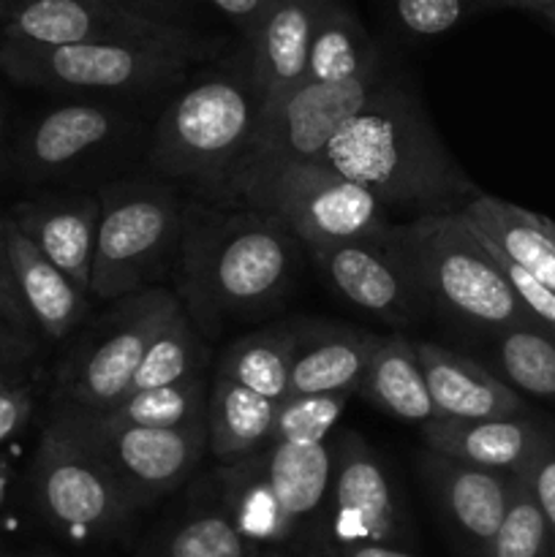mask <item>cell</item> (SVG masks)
Segmentation results:
<instances>
[{
	"label": "cell",
	"mask_w": 555,
	"mask_h": 557,
	"mask_svg": "<svg viewBox=\"0 0 555 557\" xmlns=\"http://www.w3.org/2000/svg\"><path fill=\"white\" fill-rule=\"evenodd\" d=\"M319 163L368 188L384 210H406L417 218L460 212L479 196L422 103L386 76L337 131Z\"/></svg>",
	"instance_id": "1"
},
{
	"label": "cell",
	"mask_w": 555,
	"mask_h": 557,
	"mask_svg": "<svg viewBox=\"0 0 555 557\" xmlns=\"http://www.w3.org/2000/svg\"><path fill=\"white\" fill-rule=\"evenodd\" d=\"M297 239L256 210H188L180 239V305L196 330L278 305L297 272Z\"/></svg>",
	"instance_id": "2"
},
{
	"label": "cell",
	"mask_w": 555,
	"mask_h": 557,
	"mask_svg": "<svg viewBox=\"0 0 555 557\" xmlns=\"http://www.w3.org/2000/svg\"><path fill=\"white\" fill-rule=\"evenodd\" d=\"M419 299L468 330L493 332L531 326L490 250L460 212L422 215L392 226Z\"/></svg>",
	"instance_id": "3"
},
{
	"label": "cell",
	"mask_w": 555,
	"mask_h": 557,
	"mask_svg": "<svg viewBox=\"0 0 555 557\" xmlns=\"http://www.w3.org/2000/svg\"><path fill=\"white\" fill-rule=\"evenodd\" d=\"M259 114L261 96L245 47L234 65L194 82L169 101L152 134V169L163 177L188 180L212 196L248 150Z\"/></svg>",
	"instance_id": "4"
},
{
	"label": "cell",
	"mask_w": 555,
	"mask_h": 557,
	"mask_svg": "<svg viewBox=\"0 0 555 557\" xmlns=\"http://www.w3.org/2000/svg\"><path fill=\"white\" fill-rule=\"evenodd\" d=\"M384 79V65L337 85H303L270 109H261L248 150L237 158L212 199L248 210L283 172L316 163L326 145L359 112Z\"/></svg>",
	"instance_id": "5"
},
{
	"label": "cell",
	"mask_w": 555,
	"mask_h": 557,
	"mask_svg": "<svg viewBox=\"0 0 555 557\" xmlns=\"http://www.w3.org/2000/svg\"><path fill=\"white\" fill-rule=\"evenodd\" d=\"M185 210L161 183H118L103 190L92 253L90 297L98 302L152 288L177 259Z\"/></svg>",
	"instance_id": "6"
},
{
	"label": "cell",
	"mask_w": 555,
	"mask_h": 557,
	"mask_svg": "<svg viewBox=\"0 0 555 557\" xmlns=\"http://www.w3.org/2000/svg\"><path fill=\"white\" fill-rule=\"evenodd\" d=\"M180 308L177 294L161 286L114 302L60 364L54 406L82 413H103L118 406L128 395L150 343Z\"/></svg>",
	"instance_id": "7"
},
{
	"label": "cell",
	"mask_w": 555,
	"mask_h": 557,
	"mask_svg": "<svg viewBox=\"0 0 555 557\" xmlns=\"http://www.w3.org/2000/svg\"><path fill=\"white\" fill-rule=\"evenodd\" d=\"M201 58L139 44L30 47L0 41V71L27 87L58 92H150L177 85Z\"/></svg>",
	"instance_id": "8"
},
{
	"label": "cell",
	"mask_w": 555,
	"mask_h": 557,
	"mask_svg": "<svg viewBox=\"0 0 555 557\" xmlns=\"http://www.w3.org/2000/svg\"><path fill=\"white\" fill-rule=\"evenodd\" d=\"M30 482L44 520L69 536H109L136 515L123 487L58 408L38 441Z\"/></svg>",
	"instance_id": "9"
},
{
	"label": "cell",
	"mask_w": 555,
	"mask_h": 557,
	"mask_svg": "<svg viewBox=\"0 0 555 557\" xmlns=\"http://www.w3.org/2000/svg\"><path fill=\"white\" fill-rule=\"evenodd\" d=\"M248 210L278 218L310 253L351 239H379L392 232L384 205L368 188L319 161L283 172Z\"/></svg>",
	"instance_id": "10"
},
{
	"label": "cell",
	"mask_w": 555,
	"mask_h": 557,
	"mask_svg": "<svg viewBox=\"0 0 555 557\" xmlns=\"http://www.w3.org/2000/svg\"><path fill=\"white\" fill-rule=\"evenodd\" d=\"M54 408L71 419L76 433L107 466L136 511L188 482L201 457L210 451L207 422L180 430L125 428V424L103 422L92 413Z\"/></svg>",
	"instance_id": "11"
},
{
	"label": "cell",
	"mask_w": 555,
	"mask_h": 557,
	"mask_svg": "<svg viewBox=\"0 0 555 557\" xmlns=\"http://www.w3.org/2000/svg\"><path fill=\"white\" fill-rule=\"evenodd\" d=\"M5 41L30 47H71V44H139L210 58L215 44L205 41L185 25L82 3V0H16L3 22Z\"/></svg>",
	"instance_id": "12"
},
{
	"label": "cell",
	"mask_w": 555,
	"mask_h": 557,
	"mask_svg": "<svg viewBox=\"0 0 555 557\" xmlns=\"http://www.w3.org/2000/svg\"><path fill=\"white\" fill-rule=\"evenodd\" d=\"M326 522L337 549L386 544L400 536V509L395 490L373 446L348 430L332 449V484Z\"/></svg>",
	"instance_id": "13"
},
{
	"label": "cell",
	"mask_w": 555,
	"mask_h": 557,
	"mask_svg": "<svg viewBox=\"0 0 555 557\" xmlns=\"http://www.w3.org/2000/svg\"><path fill=\"white\" fill-rule=\"evenodd\" d=\"M310 256L324 272L326 283L343 299L384 324H414L422 299L414 288L406 259L392 232L379 239H351V243L332 245Z\"/></svg>",
	"instance_id": "14"
},
{
	"label": "cell",
	"mask_w": 555,
	"mask_h": 557,
	"mask_svg": "<svg viewBox=\"0 0 555 557\" xmlns=\"http://www.w3.org/2000/svg\"><path fill=\"white\" fill-rule=\"evenodd\" d=\"M419 468L455 536L471 549L473 557H488L490 544L509 509L515 476L462 466L433 451H424Z\"/></svg>",
	"instance_id": "15"
},
{
	"label": "cell",
	"mask_w": 555,
	"mask_h": 557,
	"mask_svg": "<svg viewBox=\"0 0 555 557\" xmlns=\"http://www.w3.org/2000/svg\"><path fill=\"white\" fill-rule=\"evenodd\" d=\"M326 0H270L245 41L254 63V79L259 87L261 109L281 103L299 90L308 69L310 38Z\"/></svg>",
	"instance_id": "16"
},
{
	"label": "cell",
	"mask_w": 555,
	"mask_h": 557,
	"mask_svg": "<svg viewBox=\"0 0 555 557\" xmlns=\"http://www.w3.org/2000/svg\"><path fill=\"white\" fill-rule=\"evenodd\" d=\"M428 451L484 468V471L522 476L550 441L531 419H430L422 424Z\"/></svg>",
	"instance_id": "17"
},
{
	"label": "cell",
	"mask_w": 555,
	"mask_h": 557,
	"mask_svg": "<svg viewBox=\"0 0 555 557\" xmlns=\"http://www.w3.org/2000/svg\"><path fill=\"white\" fill-rule=\"evenodd\" d=\"M27 239L90 297L92 253L101 218V199L92 196H49L20 201L9 212Z\"/></svg>",
	"instance_id": "18"
},
{
	"label": "cell",
	"mask_w": 555,
	"mask_h": 557,
	"mask_svg": "<svg viewBox=\"0 0 555 557\" xmlns=\"http://www.w3.org/2000/svg\"><path fill=\"white\" fill-rule=\"evenodd\" d=\"M381 337L332 321H299L288 395H357Z\"/></svg>",
	"instance_id": "19"
},
{
	"label": "cell",
	"mask_w": 555,
	"mask_h": 557,
	"mask_svg": "<svg viewBox=\"0 0 555 557\" xmlns=\"http://www.w3.org/2000/svg\"><path fill=\"white\" fill-rule=\"evenodd\" d=\"M417 357L439 419H511L526 413L522 397L477 359L439 343H417Z\"/></svg>",
	"instance_id": "20"
},
{
	"label": "cell",
	"mask_w": 555,
	"mask_h": 557,
	"mask_svg": "<svg viewBox=\"0 0 555 557\" xmlns=\"http://www.w3.org/2000/svg\"><path fill=\"white\" fill-rule=\"evenodd\" d=\"M123 131V117L98 103H65L33 123L16 161L30 177H49L76 166Z\"/></svg>",
	"instance_id": "21"
},
{
	"label": "cell",
	"mask_w": 555,
	"mask_h": 557,
	"mask_svg": "<svg viewBox=\"0 0 555 557\" xmlns=\"http://www.w3.org/2000/svg\"><path fill=\"white\" fill-rule=\"evenodd\" d=\"M5 248H9L11 270L22 305L30 315L33 326L47 341H65L79 326L87 313V294L79 292L30 239L22 234L14 218L3 215Z\"/></svg>",
	"instance_id": "22"
},
{
	"label": "cell",
	"mask_w": 555,
	"mask_h": 557,
	"mask_svg": "<svg viewBox=\"0 0 555 557\" xmlns=\"http://www.w3.org/2000/svg\"><path fill=\"white\" fill-rule=\"evenodd\" d=\"M460 215L479 239L555 292V248L539 226L536 212L479 194L462 207Z\"/></svg>",
	"instance_id": "23"
},
{
	"label": "cell",
	"mask_w": 555,
	"mask_h": 557,
	"mask_svg": "<svg viewBox=\"0 0 555 557\" xmlns=\"http://www.w3.org/2000/svg\"><path fill=\"white\" fill-rule=\"evenodd\" d=\"M278 403L234 384L221 373H212L210 406H207V433L210 451L221 466L254 457L270 446Z\"/></svg>",
	"instance_id": "24"
},
{
	"label": "cell",
	"mask_w": 555,
	"mask_h": 557,
	"mask_svg": "<svg viewBox=\"0 0 555 557\" xmlns=\"http://www.w3.org/2000/svg\"><path fill=\"white\" fill-rule=\"evenodd\" d=\"M267 482L294 533L324 515L332 484V449L326 444H270L259 451Z\"/></svg>",
	"instance_id": "25"
},
{
	"label": "cell",
	"mask_w": 555,
	"mask_h": 557,
	"mask_svg": "<svg viewBox=\"0 0 555 557\" xmlns=\"http://www.w3.org/2000/svg\"><path fill=\"white\" fill-rule=\"evenodd\" d=\"M357 395L403 422L424 424L430 419H439L428 384H424V373L419 368L417 343L400 335L381 337Z\"/></svg>",
	"instance_id": "26"
},
{
	"label": "cell",
	"mask_w": 555,
	"mask_h": 557,
	"mask_svg": "<svg viewBox=\"0 0 555 557\" xmlns=\"http://www.w3.org/2000/svg\"><path fill=\"white\" fill-rule=\"evenodd\" d=\"M212 487L245 542L281 544L294 536L292 522L286 520L270 482H267L259 451L254 457L232 462V466L218 468L212 476Z\"/></svg>",
	"instance_id": "27"
},
{
	"label": "cell",
	"mask_w": 555,
	"mask_h": 557,
	"mask_svg": "<svg viewBox=\"0 0 555 557\" xmlns=\"http://www.w3.org/2000/svg\"><path fill=\"white\" fill-rule=\"evenodd\" d=\"M379 63V49L373 47L357 14L343 0H326L310 38L303 85H337L357 79Z\"/></svg>",
	"instance_id": "28"
},
{
	"label": "cell",
	"mask_w": 555,
	"mask_h": 557,
	"mask_svg": "<svg viewBox=\"0 0 555 557\" xmlns=\"http://www.w3.org/2000/svg\"><path fill=\"white\" fill-rule=\"evenodd\" d=\"M297 332L299 321H288L237 337L221 354L215 373L226 375L234 384L267 400L283 403L288 397V373H292Z\"/></svg>",
	"instance_id": "29"
},
{
	"label": "cell",
	"mask_w": 555,
	"mask_h": 557,
	"mask_svg": "<svg viewBox=\"0 0 555 557\" xmlns=\"http://www.w3.org/2000/svg\"><path fill=\"white\" fill-rule=\"evenodd\" d=\"M210 384L205 375H194L180 384L161 386V389H145L125 395L118 406H112L101 417L109 424H125V428H150V430H180L190 424L207 422V406H210Z\"/></svg>",
	"instance_id": "30"
},
{
	"label": "cell",
	"mask_w": 555,
	"mask_h": 557,
	"mask_svg": "<svg viewBox=\"0 0 555 557\" xmlns=\"http://www.w3.org/2000/svg\"><path fill=\"white\" fill-rule=\"evenodd\" d=\"M207 370H210V351H207L190 315L180 308L147 348L128 386V395L180 384L194 375H205Z\"/></svg>",
	"instance_id": "31"
},
{
	"label": "cell",
	"mask_w": 555,
	"mask_h": 557,
	"mask_svg": "<svg viewBox=\"0 0 555 557\" xmlns=\"http://www.w3.org/2000/svg\"><path fill=\"white\" fill-rule=\"evenodd\" d=\"M254 544L232 522L212 487V504H201L172 528L161 544V557H250Z\"/></svg>",
	"instance_id": "32"
},
{
	"label": "cell",
	"mask_w": 555,
	"mask_h": 557,
	"mask_svg": "<svg viewBox=\"0 0 555 557\" xmlns=\"http://www.w3.org/2000/svg\"><path fill=\"white\" fill-rule=\"evenodd\" d=\"M501 373L511 386L555 400V341L533 326H517L498 335Z\"/></svg>",
	"instance_id": "33"
},
{
	"label": "cell",
	"mask_w": 555,
	"mask_h": 557,
	"mask_svg": "<svg viewBox=\"0 0 555 557\" xmlns=\"http://www.w3.org/2000/svg\"><path fill=\"white\" fill-rule=\"evenodd\" d=\"M488 557H553V531L522 476H515L509 509Z\"/></svg>",
	"instance_id": "34"
},
{
	"label": "cell",
	"mask_w": 555,
	"mask_h": 557,
	"mask_svg": "<svg viewBox=\"0 0 555 557\" xmlns=\"http://www.w3.org/2000/svg\"><path fill=\"white\" fill-rule=\"evenodd\" d=\"M341 395H288L278 403L270 444H326V435L343 417L348 403Z\"/></svg>",
	"instance_id": "35"
},
{
	"label": "cell",
	"mask_w": 555,
	"mask_h": 557,
	"mask_svg": "<svg viewBox=\"0 0 555 557\" xmlns=\"http://www.w3.org/2000/svg\"><path fill=\"white\" fill-rule=\"evenodd\" d=\"M477 5V0H392L397 25L419 38L449 33Z\"/></svg>",
	"instance_id": "36"
},
{
	"label": "cell",
	"mask_w": 555,
	"mask_h": 557,
	"mask_svg": "<svg viewBox=\"0 0 555 557\" xmlns=\"http://www.w3.org/2000/svg\"><path fill=\"white\" fill-rule=\"evenodd\" d=\"M482 243H484V239H482ZM484 248L490 250V256L495 259L498 270L504 272L506 283L511 286L515 297L520 299V305L526 308V313L531 315V321H539L544 330H550L555 335V292H553V288L544 286L542 281H536V277H533L531 272L522 270V267L511 264L506 256H501L498 250L490 248L488 243H484Z\"/></svg>",
	"instance_id": "37"
},
{
	"label": "cell",
	"mask_w": 555,
	"mask_h": 557,
	"mask_svg": "<svg viewBox=\"0 0 555 557\" xmlns=\"http://www.w3.org/2000/svg\"><path fill=\"white\" fill-rule=\"evenodd\" d=\"M0 315H3L14 330H20L22 335L36 337L38 341V332L36 326H33L30 315H27L25 305H22L20 288H16V281H14V270H11L9 248H5V234H3V212H0Z\"/></svg>",
	"instance_id": "38"
},
{
	"label": "cell",
	"mask_w": 555,
	"mask_h": 557,
	"mask_svg": "<svg viewBox=\"0 0 555 557\" xmlns=\"http://www.w3.org/2000/svg\"><path fill=\"white\" fill-rule=\"evenodd\" d=\"M526 484L531 487L533 498H536L539 509H542L544 520H547L550 531L555 536V441L550 438L544 449L539 451L536 460L526 468L522 473Z\"/></svg>",
	"instance_id": "39"
},
{
	"label": "cell",
	"mask_w": 555,
	"mask_h": 557,
	"mask_svg": "<svg viewBox=\"0 0 555 557\" xmlns=\"http://www.w3.org/2000/svg\"><path fill=\"white\" fill-rule=\"evenodd\" d=\"M38 354L36 337L22 335L20 330L9 324L0 315V375H16V379H27L33 357Z\"/></svg>",
	"instance_id": "40"
},
{
	"label": "cell",
	"mask_w": 555,
	"mask_h": 557,
	"mask_svg": "<svg viewBox=\"0 0 555 557\" xmlns=\"http://www.w3.org/2000/svg\"><path fill=\"white\" fill-rule=\"evenodd\" d=\"M33 413V386L27 381L0 392V446L14 438Z\"/></svg>",
	"instance_id": "41"
},
{
	"label": "cell",
	"mask_w": 555,
	"mask_h": 557,
	"mask_svg": "<svg viewBox=\"0 0 555 557\" xmlns=\"http://www.w3.org/2000/svg\"><path fill=\"white\" fill-rule=\"evenodd\" d=\"M82 3L107 5V9L128 11V14L150 16V20L169 22V25H185V5L180 0H82Z\"/></svg>",
	"instance_id": "42"
},
{
	"label": "cell",
	"mask_w": 555,
	"mask_h": 557,
	"mask_svg": "<svg viewBox=\"0 0 555 557\" xmlns=\"http://www.w3.org/2000/svg\"><path fill=\"white\" fill-rule=\"evenodd\" d=\"M210 3L215 5L223 16H229V20L243 30L245 41H248V38L254 36L256 25H259L261 14H264L270 0H210Z\"/></svg>",
	"instance_id": "43"
},
{
	"label": "cell",
	"mask_w": 555,
	"mask_h": 557,
	"mask_svg": "<svg viewBox=\"0 0 555 557\" xmlns=\"http://www.w3.org/2000/svg\"><path fill=\"white\" fill-rule=\"evenodd\" d=\"M335 557H411V555L386 547V544H362V547L337 549Z\"/></svg>",
	"instance_id": "44"
},
{
	"label": "cell",
	"mask_w": 555,
	"mask_h": 557,
	"mask_svg": "<svg viewBox=\"0 0 555 557\" xmlns=\"http://www.w3.org/2000/svg\"><path fill=\"white\" fill-rule=\"evenodd\" d=\"M479 5H509V9H528V11H542L555 9V0H477Z\"/></svg>",
	"instance_id": "45"
},
{
	"label": "cell",
	"mask_w": 555,
	"mask_h": 557,
	"mask_svg": "<svg viewBox=\"0 0 555 557\" xmlns=\"http://www.w3.org/2000/svg\"><path fill=\"white\" fill-rule=\"evenodd\" d=\"M9 482H11V468H9V462H5V457H0V504H3Z\"/></svg>",
	"instance_id": "46"
},
{
	"label": "cell",
	"mask_w": 555,
	"mask_h": 557,
	"mask_svg": "<svg viewBox=\"0 0 555 557\" xmlns=\"http://www.w3.org/2000/svg\"><path fill=\"white\" fill-rule=\"evenodd\" d=\"M536 218H539V226L544 228V234H547L550 243H553V248H555V221H550L547 215H539V212H536Z\"/></svg>",
	"instance_id": "47"
},
{
	"label": "cell",
	"mask_w": 555,
	"mask_h": 557,
	"mask_svg": "<svg viewBox=\"0 0 555 557\" xmlns=\"http://www.w3.org/2000/svg\"><path fill=\"white\" fill-rule=\"evenodd\" d=\"M22 381H27V379H16V375H0V392L9 389V386L22 384Z\"/></svg>",
	"instance_id": "48"
},
{
	"label": "cell",
	"mask_w": 555,
	"mask_h": 557,
	"mask_svg": "<svg viewBox=\"0 0 555 557\" xmlns=\"http://www.w3.org/2000/svg\"><path fill=\"white\" fill-rule=\"evenodd\" d=\"M14 3H16V0H0V22L9 20V14H11V9H14Z\"/></svg>",
	"instance_id": "49"
},
{
	"label": "cell",
	"mask_w": 555,
	"mask_h": 557,
	"mask_svg": "<svg viewBox=\"0 0 555 557\" xmlns=\"http://www.w3.org/2000/svg\"><path fill=\"white\" fill-rule=\"evenodd\" d=\"M542 16H544V20L550 22V25L555 27V9H547V11H542Z\"/></svg>",
	"instance_id": "50"
},
{
	"label": "cell",
	"mask_w": 555,
	"mask_h": 557,
	"mask_svg": "<svg viewBox=\"0 0 555 557\" xmlns=\"http://www.w3.org/2000/svg\"><path fill=\"white\" fill-rule=\"evenodd\" d=\"M5 131V117H3V112H0V134H3Z\"/></svg>",
	"instance_id": "51"
},
{
	"label": "cell",
	"mask_w": 555,
	"mask_h": 557,
	"mask_svg": "<svg viewBox=\"0 0 555 557\" xmlns=\"http://www.w3.org/2000/svg\"><path fill=\"white\" fill-rule=\"evenodd\" d=\"M264 557H288V555H264Z\"/></svg>",
	"instance_id": "52"
},
{
	"label": "cell",
	"mask_w": 555,
	"mask_h": 557,
	"mask_svg": "<svg viewBox=\"0 0 555 557\" xmlns=\"http://www.w3.org/2000/svg\"><path fill=\"white\" fill-rule=\"evenodd\" d=\"M553 557H555V536H553Z\"/></svg>",
	"instance_id": "53"
}]
</instances>
